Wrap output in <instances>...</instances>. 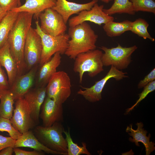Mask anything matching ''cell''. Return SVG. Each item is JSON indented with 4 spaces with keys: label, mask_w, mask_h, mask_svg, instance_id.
I'll list each match as a JSON object with an SVG mask.
<instances>
[{
    "label": "cell",
    "mask_w": 155,
    "mask_h": 155,
    "mask_svg": "<svg viewBox=\"0 0 155 155\" xmlns=\"http://www.w3.org/2000/svg\"><path fill=\"white\" fill-rule=\"evenodd\" d=\"M33 15L27 12H19L8 35V42L11 53L17 66L18 76L23 74L26 68L24 57L25 42L31 27Z\"/></svg>",
    "instance_id": "1"
},
{
    "label": "cell",
    "mask_w": 155,
    "mask_h": 155,
    "mask_svg": "<svg viewBox=\"0 0 155 155\" xmlns=\"http://www.w3.org/2000/svg\"><path fill=\"white\" fill-rule=\"evenodd\" d=\"M68 47L65 54L74 60L79 54L95 49L98 36L86 22L69 27Z\"/></svg>",
    "instance_id": "2"
},
{
    "label": "cell",
    "mask_w": 155,
    "mask_h": 155,
    "mask_svg": "<svg viewBox=\"0 0 155 155\" xmlns=\"http://www.w3.org/2000/svg\"><path fill=\"white\" fill-rule=\"evenodd\" d=\"M64 131L61 122H57L50 127L36 126L33 132L38 140L47 148L67 155V143L63 135Z\"/></svg>",
    "instance_id": "3"
},
{
    "label": "cell",
    "mask_w": 155,
    "mask_h": 155,
    "mask_svg": "<svg viewBox=\"0 0 155 155\" xmlns=\"http://www.w3.org/2000/svg\"><path fill=\"white\" fill-rule=\"evenodd\" d=\"M103 53L98 49H94L78 55L74 59L73 70L78 73L79 82L82 83L84 74L87 72L93 78L104 70L102 58Z\"/></svg>",
    "instance_id": "4"
},
{
    "label": "cell",
    "mask_w": 155,
    "mask_h": 155,
    "mask_svg": "<svg viewBox=\"0 0 155 155\" xmlns=\"http://www.w3.org/2000/svg\"><path fill=\"white\" fill-rule=\"evenodd\" d=\"M36 31L40 37L42 49L39 63L41 65L49 61L56 53L59 52L61 55L65 54L67 49L69 37L65 33L53 36L43 32L40 28L39 22H35Z\"/></svg>",
    "instance_id": "5"
},
{
    "label": "cell",
    "mask_w": 155,
    "mask_h": 155,
    "mask_svg": "<svg viewBox=\"0 0 155 155\" xmlns=\"http://www.w3.org/2000/svg\"><path fill=\"white\" fill-rule=\"evenodd\" d=\"M71 80L64 71L56 72L51 77L46 88V96L63 104L71 94Z\"/></svg>",
    "instance_id": "6"
},
{
    "label": "cell",
    "mask_w": 155,
    "mask_h": 155,
    "mask_svg": "<svg viewBox=\"0 0 155 155\" xmlns=\"http://www.w3.org/2000/svg\"><path fill=\"white\" fill-rule=\"evenodd\" d=\"M100 48L104 52L102 58L103 66L112 65L120 70L127 68L131 61V55L137 47L135 45L123 47L119 44L115 47L109 48L102 46Z\"/></svg>",
    "instance_id": "7"
},
{
    "label": "cell",
    "mask_w": 155,
    "mask_h": 155,
    "mask_svg": "<svg viewBox=\"0 0 155 155\" xmlns=\"http://www.w3.org/2000/svg\"><path fill=\"white\" fill-rule=\"evenodd\" d=\"M41 40L39 34L32 27L25 42L24 57L26 68L30 70L39 64L42 51Z\"/></svg>",
    "instance_id": "8"
},
{
    "label": "cell",
    "mask_w": 155,
    "mask_h": 155,
    "mask_svg": "<svg viewBox=\"0 0 155 155\" xmlns=\"http://www.w3.org/2000/svg\"><path fill=\"white\" fill-rule=\"evenodd\" d=\"M127 73L118 70L113 66L111 67L106 75L100 80L95 82V84L89 88L82 87L84 90L80 89L77 92L78 94L82 96L89 102H94L100 100L102 98V92L106 83L109 80L114 78L119 81L127 78Z\"/></svg>",
    "instance_id": "9"
},
{
    "label": "cell",
    "mask_w": 155,
    "mask_h": 155,
    "mask_svg": "<svg viewBox=\"0 0 155 155\" xmlns=\"http://www.w3.org/2000/svg\"><path fill=\"white\" fill-rule=\"evenodd\" d=\"M42 31L46 34L57 36L65 33L67 26L61 16L53 8H48L38 15Z\"/></svg>",
    "instance_id": "10"
},
{
    "label": "cell",
    "mask_w": 155,
    "mask_h": 155,
    "mask_svg": "<svg viewBox=\"0 0 155 155\" xmlns=\"http://www.w3.org/2000/svg\"><path fill=\"white\" fill-rule=\"evenodd\" d=\"M16 100L15 108L10 120L13 126L22 134L33 128L36 124L31 117L28 105L24 98Z\"/></svg>",
    "instance_id": "11"
},
{
    "label": "cell",
    "mask_w": 155,
    "mask_h": 155,
    "mask_svg": "<svg viewBox=\"0 0 155 155\" xmlns=\"http://www.w3.org/2000/svg\"><path fill=\"white\" fill-rule=\"evenodd\" d=\"M104 5H99L96 3L90 10L81 11L78 15L69 19V27H73L88 21L101 25L113 21L114 18L113 17L106 14L104 12Z\"/></svg>",
    "instance_id": "12"
},
{
    "label": "cell",
    "mask_w": 155,
    "mask_h": 155,
    "mask_svg": "<svg viewBox=\"0 0 155 155\" xmlns=\"http://www.w3.org/2000/svg\"><path fill=\"white\" fill-rule=\"evenodd\" d=\"M62 104L46 96L41 106L40 114L43 126L50 127L56 122L63 121Z\"/></svg>",
    "instance_id": "13"
},
{
    "label": "cell",
    "mask_w": 155,
    "mask_h": 155,
    "mask_svg": "<svg viewBox=\"0 0 155 155\" xmlns=\"http://www.w3.org/2000/svg\"><path fill=\"white\" fill-rule=\"evenodd\" d=\"M98 0H92L87 3H78L67 0H56L55 6L52 8L62 17L66 24L69 18L72 15L78 14L84 10H89Z\"/></svg>",
    "instance_id": "14"
},
{
    "label": "cell",
    "mask_w": 155,
    "mask_h": 155,
    "mask_svg": "<svg viewBox=\"0 0 155 155\" xmlns=\"http://www.w3.org/2000/svg\"><path fill=\"white\" fill-rule=\"evenodd\" d=\"M46 96V88L44 87L31 89L24 96L28 105L31 117L36 125L39 123L41 108Z\"/></svg>",
    "instance_id": "15"
},
{
    "label": "cell",
    "mask_w": 155,
    "mask_h": 155,
    "mask_svg": "<svg viewBox=\"0 0 155 155\" xmlns=\"http://www.w3.org/2000/svg\"><path fill=\"white\" fill-rule=\"evenodd\" d=\"M38 66L29 70L26 73L18 76L9 90L12 93L15 100L23 98L33 86L34 81Z\"/></svg>",
    "instance_id": "16"
},
{
    "label": "cell",
    "mask_w": 155,
    "mask_h": 155,
    "mask_svg": "<svg viewBox=\"0 0 155 155\" xmlns=\"http://www.w3.org/2000/svg\"><path fill=\"white\" fill-rule=\"evenodd\" d=\"M61 55L59 52L55 53L51 58L40 66L37 79L36 87L46 86L52 76L56 72L61 62Z\"/></svg>",
    "instance_id": "17"
},
{
    "label": "cell",
    "mask_w": 155,
    "mask_h": 155,
    "mask_svg": "<svg viewBox=\"0 0 155 155\" xmlns=\"http://www.w3.org/2000/svg\"><path fill=\"white\" fill-rule=\"evenodd\" d=\"M136 125L137 128L135 130L133 129L132 124L127 126L126 129V132L128 133L129 135L132 137H130L129 140L131 142L134 143L137 146H140L139 142H141L145 148L146 155H149L155 150V144L150 141L151 135L149 133L147 136V131L143 128L144 125L142 123H137Z\"/></svg>",
    "instance_id": "18"
},
{
    "label": "cell",
    "mask_w": 155,
    "mask_h": 155,
    "mask_svg": "<svg viewBox=\"0 0 155 155\" xmlns=\"http://www.w3.org/2000/svg\"><path fill=\"white\" fill-rule=\"evenodd\" d=\"M28 147L34 150L55 155H67L66 154L52 150L44 145L37 138L33 132L30 130L21 134L16 140L14 148Z\"/></svg>",
    "instance_id": "19"
},
{
    "label": "cell",
    "mask_w": 155,
    "mask_h": 155,
    "mask_svg": "<svg viewBox=\"0 0 155 155\" xmlns=\"http://www.w3.org/2000/svg\"><path fill=\"white\" fill-rule=\"evenodd\" d=\"M0 65L6 71L10 87L18 76L16 63L10 52L8 42L0 49Z\"/></svg>",
    "instance_id": "20"
},
{
    "label": "cell",
    "mask_w": 155,
    "mask_h": 155,
    "mask_svg": "<svg viewBox=\"0 0 155 155\" xmlns=\"http://www.w3.org/2000/svg\"><path fill=\"white\" fill-rule=\"evenodd\" d=\"M56 2V0H25L24 4L11 10L17 12H28L38 18L39 15L44 10L53 8Z\"/></svg>",
    "instance_id": "21"
},
{
    "label": "cell",
    "mask_w": 155,
    "mask_h": 155,
    "mask_svg": "<svg viewBox=\"0 0 155 155\" xmlns=\"http://www.w3.org/2000/svg\"><path fill=\"white\" fill-rule=\"evenodd\" d=\"M19 13L11 10L8 11L0 22V49L7 42L9 34Z\"/></svg>",
    "instance_id": "22"
},
{
    "label": "cell",
    "mask_w": 155,
    "mask_h": 155,
    "mask_svg": "<svg viewBox=\"0 0 155 155\" xmlns=\"http://www.w3.org/2000/svg\"><path fill=\"white\" fill-rule=\"evenodd\" d=\"M15 99L9 89L0 95V116L10 119L12 117Z\"/></svg>",
    "instance_id": "23"
},
{
    "label": "cell",
    "mask_w": 155,
    "mask_h": 155,
    "mask_svg": "<svg viewBox=\"0 0 155 155\" xmlns=\"http://www.w3.org/2000/svg\"><path fill=\"white\" fill-rule=\"evenodd\" d=\"M132 22L125 20L121 22L111 21L104 24L103 28L107 35L113 37L119 36L126 31H130Z\"/></svg>",
    "instance_id": "24"
},
{
    "label": "cell",
    "mask_w": 155,
    "mask_h": 155,
    "mask_svg": "<svg viewBox=\"0 0 155 155\" xmlns=\"http://www.w3.org/2000/svg\"><path fill=\"white\" fill-rule=\"evenodd\" d=\"M103 11L109 16L123 13L133 15L135 13L130 0H114L113 3L110 7L107 9L104 8Z\"/></svg>",
    "instance_id": "25"
},
{
    "label": "cell",
    "mask_w": 155,
    "mask_h": 155,
    "mask_svg": "<svg viewBox=\"0 0 155 155\" xmlns=\"http://www.w3.org/2000/svg\"><path fill=\"white\" fill-rule=\"evenodd\" d=\"M63 133L65 135L67 143V155H91L86 148V144L85 142H82V146H80L73 142L70 134L69 129L67 131L65 130Z\"/></svg>",
    "instance_id": "26"
},
{
    "label": "cell",
    "mask_w": 155,
    "mask_h": 155,
    "mask_svg": "<svg viewBox=\"0 0 155 155\" xmlns=\"http://www.w3.org/2000/svg\"><path fill=\"white\" fill-rule=\"evenodd\" d=\"M149 25V24L145 20L139 18L132 22L130 31L144 39L148 38L154 42V38L151 36L148 31Z\"/></svg>",
    "instance_id": "27"
},
{
    "label": "cell",
    "mask_w": 155,
    "mask_h": 155,
    "mask_svg": "<svg viewBox=\"0 0 155 155\" xmlns=\"http://www.w3.org/2000/svg\"><path fill=\"white\" fill-rule=\"evenodd\" d=\"M134 11H142L155 13V2L154 0H130Z\"/></svg>",
    "instance_id": "28"
},
{
    "label": "cell",
    "mask_w": 155,
    "mask_h": 155,
    "mask_svg": "<svg viewBox=\"0 0 155 155\" xmlns=\"http://www.w3.org/2000/svg\"><path fill=\"white\" fill-rule=\"evenodd\" d=\"M0 131L7 132L10 137L17 140L21 135L13 126L10 119L0 116Z\"/></svg>",
    "instance_id": "29"
},
{
    "label": "cell",
    "mask_w": 155,
    "mask_h": 155,
    "mask_svg": "<svg viewBox=\"0 0 155 155\" xmlns=\"http://www.w3.org/2000/svg\"><path fill=\"white\" fill-rule=\"evenodd\" d=\"M143 91L139 94V98L135 103L131 107L128 108L126 113H128L132 111L142 100L144 99L150 92L155 90V80L152 82L144 87Z\"/></svg>",
    "instance_id": "30"
},
{
    "label": "cell",
    "mask_w": 155,
    "mask_h": 155,
    "mask_svg": "<svg viewBox=\"0 0 155 155\" xmlns=\"http://www.w3.org/2000/svg\"><path fill=\"white\" fill-rule=\"evenodd\" d=\"M21 5L20 0H0V5L8 11Z\"/></svg>",
    "instance_id": "31"
},
{
    "label": "cell",
    "mask_w": 155,
    "mask_h": 155,
    "mask_svg": "<svg viewBox=\"0 0 155 155\" xmlns=\"http://www.w3.org/2000/svg\"><path fill=\"white\" fill-rule=\"evenodd\" d=\"M9 88L8 77L0 65V95Z\"/></svg>",
    "instance_id": "32"
},
{
    "label": "cell",
    "mask_w": 155,
    "mask_h": 155,
    "mask_svg": "<svg viewBox=\"0 0 155 155\" xmlns=\"http://www.w3.org/2000/svg\"><path fill=\"white\" fill-rule=\"evenodd\" d=\"M155 80V69H153L144 79L140 81L137 85L138 88H144L150 82Z\"/></svg>",
    "instance_id": "33"
},
{
    "label": "cell",
    "mask_w": 155,
    "mask_h": 155,
    "mask_svg": "<svg viewBox=\"0 0 155 155\" xmlns=\"http://www.w3.org/2000/svg\"><path fill=\"white\" fill-rule=\"evenodd\" d=\"M16 140L11 137H5L0 134V151L8 146L14 148Z\"/></svg>",
    "instance_id": "34"
},
{
    "label": "cell",
    "mask_w": 155,
    "mask_h": 155,
    "mask_svg": "<svg viewBox=\"0 0 155 155\" xmlns=\"http://www.w3.org/2000/svg\"><path fill=\"white\" fill-rule=\"evenodd\" d=\"M14 152L16 155H43V152L34 150L33 151H27L21 150L18 148H14Z\"/></svg>",
    "instance_id": "35"
},
{
    "label": "cell",
    "mask_w": 155,
    "mask_h": 155,
    "mask_svg": "<svg viewBox=\"0 0 155 155\" xmlns=\"http://www.w3.org/2000/svg\"><path fill=\"white\" fill-rule=\"evenodd\" d=\"M13 148L11 146L6 147L0 151V155H12L14 152Z\"/></svg>",
    "instance_id": "36"
},
{
    "label": "cell",
    "mask_w": 155,
    "mask_h": 155,
    "mask_svg": "<svg viewBox=\"0 0 155 155\" xmlns=\"http://www.w3.org/2000/svg\"><path fill=\"white\" fill-rule=\"evenodd\" d=\"M7 12L4 10L0 5V22L6 14Z\"/></svg>",
    "instance_id": "37"
},
{
    "label": "cell",
    "mask_w": 155,
    "mask_h": 155,
    "mask_svg": "<svg viewBox=\"0 0 155 155\" xmlns=\"http://www.w3.org/2000/svg\"><path fill=\"white\" fill-rule=\"evenodd\" d=\"M99 0L100 1H101L104 3H109L110 2L112 1L113 0Z\"/></svg>",
    "instance_id": "38"
},
{
    "label": "cell",
    "mask_w": 155,
    "mask_h": 155,
    "mask_svg": "<svg viewBox=\"0 0 155 155\" xmlns=\"http://www.w3.org/2000/svg\"></svg>",
    "instance_id": "39"
}]
</instances>
